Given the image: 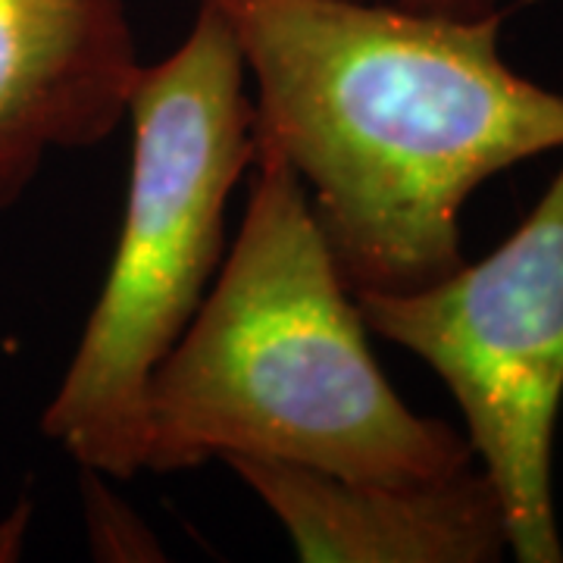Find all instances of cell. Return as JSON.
<instances>
[{
    "mask_svg": "<svg viewBox=\"0 0 563 563\" xmlns=\"http://www.w3.org/2000/svg\"><path fill=\"white\" fill-rule=\"evenodd\" d=\"M407 10L420 13H439V16H457V20H476L498 10V0H395Z\"/></svg>",
    "mask_w": 563,
    "mask_h": 563,
    "instance_id": "cell-8",
    "label": "cell"
},
{
    "mask_svg": "<svg viewBox=\"0 0 563 563\" xmlns=\"http://www.w3.org/2000/svg\"><path fill=\"white\" fill-rule=\"evenodd\" d=\"M29 523H32V504L29 501H22L7 520H0V563L20 558Z\"/></svg>",
    "mask_w": 563,
    "mask_h": 563,
    "instance_id": "cell-9",
    "label": "cell"
},
{
    "mask_svg": "<svg viewBox=\"0 0 563 563\" xmlns=\"http://www.w3.org/2000/svg\"><path fill=\"white\" fill-rule=\"evenodd\" d=\"M141 76L129 0H0V210L54 151H88Z\"/></svg>",
    "mask_w": 563,
    "mask_h": 563,
    "instance_id": "cell-5",
    "label": "cell"
},
{
    "mask_svg": "<svg viewBox=\"0 0 563 563\" xmlns=\"http://www.w3.org/2000/svg\"><path fill=\"white\" fill-rule=\"evenodd\" d=\"M254 81V139L307 191L351 295H401L463 263V207L563 147V95L501 57L476 20L395 0H210Z\"/></svg>",
    "mask_w": 563,
    "mask_h": 563,
    "instance_id": "cell-1",
    "label": "cell"
},
{
    "mask_svg": "<svg viewBox=\"0 0 563 563\" xmlns=\"http://www.w3.org/2000/svg\"><path fill=\"white\" fill-rule=\"evenodd\" d=\"M229 457L383 483L476 466L463 432L391 388L303 185L261 139L239 235L157 366L144 413V470L169 476Z\"/></svg>",
    "mask_w": 563,
    "mask_h": 563,
    "instance_id": "cell-2",
    "label": "cell"
},
{
    "mask_svg": "<svg viewBox=\"0 0 563 563\" xmlns=\"http://www.w3.org/2000/svg\"><path fill=\"white\" fill-rule=\"evenodd\" d=\"M366 332L451 391L520 563H563L554 432L563 404V163L517 232L479 263L401 295H357Z\"/></svg>",
    "mask_w": 563,
    "mask_h": 563,
    "instance_id": "cell-4",
    "label": "cell"
},
{
    "mask_svg": "<svg viewBox=\"0 0 563 563\" xmlns=\"http://www.w3.org/2000/svg\"><path fill=\"white\" fill-rule=\"evenodd\" d=\"M132 166L98 303L41 432L110 479L144 470L147 388L225 261V207L254 163V98L239 41L210 0L188 38L141 66Z\"/></svg>",
    "mask_w": 563,
    "mask_h": 563,
    "instance_id": "cell-3",
    "label": "cell"
},
{
    "mask_svg": "<svg viewBox=\"0 0 563 563\" xmlns=\"http://www.w3.org/2000/svg\"><path fill=\"white\" fill-rule=\"evenodd\" d=\"M303 563H495L507 526L495 485L470 466L444 479H344L310 466L229 457Z\"/></svg>",
    "mask_w": 563,
    "mask_h": 563,
    "instance_id": "cell-6",
    "label": "cell"
},
{
    "mask_svg": "<svg viewBox=\"0 0 563 563\" xmlns=\"http://www.w3.org/2000/svg\"><path fill=\"white\" fill-rule=\"evenodd\" d=\"M81 470V501H85V526H88V548L95 561H163L161 542L147 529L139 514L122 501L110 488V476Z\"/></svg>",
    "mask_w": 563,
    "mask_h": 563,
    "instance_id": "cell-7",
    "label": "cell"
}]
</instances>
